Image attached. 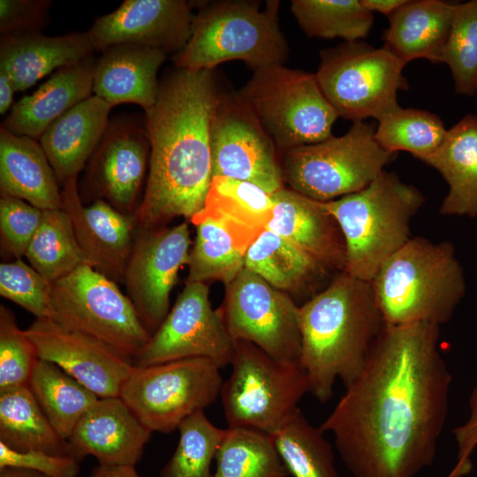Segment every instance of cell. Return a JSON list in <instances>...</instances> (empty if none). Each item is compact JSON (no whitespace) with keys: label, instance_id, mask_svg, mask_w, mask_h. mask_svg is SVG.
I'll list each match as a JSON object with an SVG mask.
<instances>
[{"label":"cell","instance_id":"23","mask_svg":"<svg viewBox=\"0 0 477 477\" xmlns=\"http://www.w3.org/2000/svg\"><path fill=\"white\" fill-rule=\"evenodd\" d=\"M87 32L49 36L41 32L1 35L0 71L17 91H25L53 71L92 57Z\"/></svg>","mask_w":477,"mask_h":477},{"label":"cell","instance_id":"40","mask_svg":"<svg viewBox=\"0 0 477 477\" xmlns=\"http://www.w3.org/2000/svg\"><path fill=\"white\" fill-rule=\"evenodd\" d=\"M178 430L177 449L161 469L160 477H212L211 464L225 429L215 426L201 410L185 419Z\"/></svg>","mask_w":477,"mask_h":477},{"label":"cell","instance_id":"13","mask_svg":"<svg viewBox=\"0 0 477 477\" xmlns=\"http://www.w3.org/2000/svg\"><path fill=\"white\" fill-rule=\"evenodd\" d=\"M219 309L235 342H249L277 361L299 365V307L289 294L245 267L225 286Z\"/></svg>","mask_w":477,"mask_h":477},{"label":"cell","instance_id":"39","mask_svg":"<svg viewBox=\"0 0 477 477\" xmlns=\"http://www.w3.org/2000/svg\"><path fill=\"white\" fill-rule=\"evenodd\" d=\"M273 193L247 181L214 177L204 208L261 234L273 216Z\"/></svg>","mask_w":477,"mask_h":477},{"label":"cell","instance_id":"26","mask_svg":"<svg viewBox=\"0 0 477 477\" xmlns=\"http://www.w3.org/2000/svg\"><path fill=\"white\" fill-rule=\"evenodd\" d=\"M95 64L91 57L57 70L33 94L13 104L1 126L18 135L39 139L55 120L93 95Z\"/></svg>","mask_w":477,"mask_h":477},{"label":"cell","instance_id":"28","mask_svg":"<svg viewBox=\"0 0 477 477\" xmlns=\"http://www.w3.org/2000/svg\"><path fill=\"white\" fill-rule=\"evenodd\" d=\"M0 190L42 210L63 208L62 190L39 141L2 126Z\"/></svg>","mask_w":477,"mask_h":477},{"label":"cell","instance_id":"33","mask_svg":"<svg viewBox=\"0 0 477 477\" xmlns=\"http://www.w3.org/2000/svg\"><path fill=\"white\" fill-rule=\"evenodd\" d=\"M57 434L65 441L99 398L54 363L38 360L29 383Z\"/></svg>","mask_w":477,"mask_h":477},{"label":"cell","instance_id":"15","mask_svg":"<svg viewBox=\"0 0 477 477\" xmlns=\"http://www.w3.org/2000/svg\"><path fill=\"white\" fill-rule=\"evenodd\" d=\"M210 139L212 178L247 181L270 193L284 187L277 148L236 95L219 94Z\"/></svg>","mask_w":477,"mask_h":477},{"label":"cell","instance_id":"19","mask_svg":"<svg viewBox=\"0 0 477 477\" xmlns=\"http://www.w3.org/2000/svg\"><path fill=\"white\" fill-rule=\"evenodd\" d=\"M200 4L186 0H125L97 18L87 34L94 50L137 44L176 54L190 39L193 9Z\"/></svg>","mask_w":477,"mask_h":477},{"label":"cell","instance_id":"41","mask_svg":"<svg viewBox=\"0 0 477 477\" xmlns=\"http://www.w3.org/2000/svg\"><path fill=\"white\" fill-rule=\"evenodd\" d=\"M440 63L448 65L458 95H477V0L454 4L452 25Z\"/></svg>","mask_w":477,"mask_h":477},{"label":"cell","instance_id":"11","mask_svg":"<svg viewBox=\"0 0 477 477\" xmlns=\"http://www.w3.org/2000/svg\"><path fill=\"white\" fill-rule=\"evenodd\" d=\"M220 367L206 358L136 367L119 397L152 433H170L221 393Z\"/></svg>","mask_w":477,"mask_h":477},{"label":"cell","instance_id":"12","mask_svg":"<svg viewBox=\"0 0 477 477\" xmlns=\"http://www.w3.org/2000/svg\"><path fill=\"white\" fill-rule=\"evenodd\" d=\"M53 319L129 355L142 352L151 335L116 282L84 265L52 283Z\"/></svg>","mask_w":477,"mask_h":477},{"label":"cell","instance_id":"35","mask_svg":"<svg viewBox=\"0 0 477 477\" xmlns=\"http://www.w3.org/2000/svg\"><path fill=\"white\" fill-rule=\"evenodd\" d=\"M212 477H286L290 475L270 435L227 428L217 450Z\"/></svg>","mask_w":477,"mask_h":477},{"label":"cell","instance_id":"7","mask_svg":"<svg viewBox=\"0 0 477 477\" xmlns=\"http://www.w3.org/2000/svg\"><path fill=\"white\" fill-rule=\"evenodd\" d=\"M236 96L283 152L333 136L338 116L314 73L284 64L259 68Z\"/></svg>","mask_w":477,"mask_h":477},{"label":"cell","instance_id":"1","mask_svg":"<svg viewBox=\"0 0 477 477\" xmlns=\"http://www.w3.org/2000/svg\"><path fill=\"white\" fill-rule=\"evenodd\" d=\"M438 343L437 325L384 324L320 426L353 477H415L433 463L451 382Z\"/></svg>","mask_w":477,"mask_h":477},{"label":"cell","instance_id":"44","mask_svg":"<svg viewBox=\"0 0 477 477\" xmlns=\"http://www.w3.org/2000/svg\"><path fill=\"white\" fill-rule=\"evenodd\" d=\"M43 210L8 195L0 199V232L2 244L17 259L25 256L36 233Z\"/></svg>","mask_w":477,"mask_h":477},{"label":"cell","instance_id":"17","mask_svg":"<svg viewBox=\"0 0 477 477\" xmlns=\"http://www.w3.org/2000/svg\"><path fill=\"white\" fill-rule=\"evenodd\" d=\"M25 333L40 360L56 364L100 398L119 397L135 367L129 355L51 319H35Z\"/></svg>","mask_w":477,"mask_h":477},{"label":"cell","instance_id":"42","mask_svg":"<svg viewBox=\"0 0 477 477\" xmlns=\"http://www.w3.org/2000/svg\"><path fill=\"white\" fill-rule=\"evenodd\" d=\"M39 358L12 312L0 306V391L27 385Z\"/></svg>","mask_w":477,"mask_h":477},{"label":"cell","instance_id":"36","mask_svg":"<svg viewBox=\"0 0 477 477\" xmlns=\"http://www.w3.org/2000/svg\"><path fill=\"white\" fill-rule=\"evenodd\" d=\"M270 435L293 477H338L331 444L299 409Z\"/></svg>","mask_w":477,"mask_h":477},{"label":"cell","instance_id":"47","mask_svg":"<svg viewBox=\"0 0 477 477\" xmlns=\"http://www.w3.org/2000/svg\"><path fill=\"white\" fill-rule=\"evenodd\" d=\"M467 420L453 430L458 445V462L450 473L451 477H463L472 469L471 454L477 446V384L470 400Z\"/></svg>","mask_w":477,"mask_h":477},{"label":"cell","instance_id":"10","mask_svg":"<svg viewBox=\"0 0 477 477\" xmlns=\"http://www.w3.org/2000/svg\"><path fill=\"white\" fill-rule=\"evenodd\" d=\"M231 365L220 393L229 428L271 435L299 409V400L309 392L299 365L277 361L249 342L236 341Z\"/></svg>","mask_w":477,"mask_h":477},{"label":"cell","instance_id":"34","mask_svg":"<svg viewBox=\"0 0 477 477\" xmlns=\"http://www.w3.org/2000/svg\"><path fill=\"white\" fill-rule=\"evenodd\" d=\"M25 256L30 266L50 283L81 266H92L78 242L71 216L64 208L43 210L41 224Z\"/></svg>","mask_w":477,"mask_h":477},{"label":"cell","instance_id":"46","mask_svg":"<svg viewBox=\"0 0 477 477\" xmlns=\"http://www.w3.org/2000/svg\"><path fill=\"white\" fill-rule=\"evenodd\" d=\"M51 5L49 0H0L1 35L41 32Z\"/></svg>","mask_w":477,"mask_h":477},{"label":"cell","instance_id":"16","mask_svg":"<svg viewBox=\"0 0 477 477\" xmlns=\"http://www.w3.org/2000/svg\"><path fill=\"white\" fill-rule=\"evenodd\" d=\"M190 245L186 223L141 231L135 238L124 283L128 298L150 335L170 312V292L178 270L187 264Z\"/></svg>","mask_w":477,"mask_h":477},{"label":"cell","instance_id":"5","mask_svg":"<svg viewBox=\"0 0 477 477\" xmlns=\"http://www.w3.org/2000/svg\"><path fill=\"white\" fill-rule=\"evenodd\" d=\"M343 233L344 271L371 282L381 266L411 238V222L421 206L420 191L383 170L365 188L323 202Z\"/></svg>","mask_w":477,"mask_h":477},{"label":"cell","instance_id":"8","mask_svg":"<svg viewBox=\"0 0 477 477\" xmlns=\"http://www.w3.org/2000/svg\"><path fill=\"white\" fill-rule=\"evenodd\" d=\"M375 128L353 122L344 135L284 151V184L321 202L365 188L394 156L376 141Z\"/></svg>","mask_w":477,"mask_h":477},{"label":"cell","instance_id":"18","mask_svg":"<svg viewBox=\"0 0 477 477\" xmlns=\"http://www.w3.org/2000/svg\"><path fill=\"white\" fill-rule=\"evenodd\" d=\"M149 160L145 124L130 117H115L89 159L87 187L119 212L133 216Z\"/></svg>","mask_w":477,"mask_h":477},{"label":"cell","instance_id":"14","mask_svg":"<svg viewBox=\"0 0 477 477\" xmlns=\"http://www.w3.org/2000/svg\"><path fill=\"white\" fill-rule=\"evenodd\" d=\"M236 342L220 309H213L204 283H186L173 307L133 360L147 367L186 358H206L220 368L231 365Z\"/></svg>","mask_w":477,"mask_h":477},{"label":"cell","instance_id":"4","mask_svg":"<svg viewBox=\"0 0 477 477\" xmlns=\"http://www.w3.org/2000/svg\"><path fill=\"white\" fill-rule=\"evenodd\" d=\"M385 324L447 322L466 294L454 246L412 237L370 282Z\"/></svg>","mask_w":477,"mask_h":477},{"label":"cell","instance_id":"30","mask_svg":"<svg viewBox=\"0 0 477 477\" xmlns=\"http://www.w3.org/2000/svg\"><path fill=\"white\" fill-rule=\"evenodd\" d=\"M421 161L448 184L440 214L477 217V115L464 116L448 130L439 148Z\"/></svg>","mask_w":477,"mask_h":477},{"label":"cell","instance_id":"32","mask_svg":"<svg viewBox=\"0 0 477 477\" xmlns=\"http://www.w3.org/2000/svg\"><path fill=\"white\" fill-rule=\"evenodd\" d=\"M0 443L17 451L69 456L67 441L50 424L28 384L0 391Z\"/></svg>","mask_w":477,"mask_h":477},{"label":"cell","instance_id":"51","mask_svg":"<svg viewBox=\"0 0 477 477\" xmlns=\"http://www.w3.org/2000/svg\"><path fill=\"white\" fill-rule=\"evenodd\" d=\"M0 477H46L42 473L14 467H5L0 469Z\"/></svg>","mask_w":477,"mask_h":477},{"label":"cell","instance_id":"38","mask_svg":"<svg viewBox=\"0 0 477 477\" xmlns=\"http://www.w3.org/2000/svg\"><path fill=\"white\" fill-rule=\"evenodd\" d=\"M378 123L375 137L384 150L405 151L420 161L439 148L448 132L438 116L419 109L400 108Z\"/></svg>","mask_w":477,"mask_h":477},{"label":"cell","instance_id":"48","mask_svg":"<svg viewBox=\"0 0 477 477\" xmlns=\"http://www.w3.org/2000/svg\"><path fill=\"white\" fill-rule=\"evenodd\" d=\"M87 477H141L132 466L99 465L94 467Z\"/></svg>","mask_w":477,"mask_h":477},{"label":"cell","instance_id":"31","mask_svg":"<svg viewBox=\"0 0 477 477\" xmlns=\"http://www.w3.org/2000/svg\"><path fill=\"white\" fill-rule=\"evenodd\" d=\"M245 267L291 297L316 292L314 287L330 272L289 241L267 229L248 248Z\"/></svg>","mask_w":477,"mask_h":477},{"label":"cell","instance_id":"24","mask_svg":"<svg viewBox=\"0 0 477 477\" xmlns=\"http://www.w3.org/2000/svg\"><path fill=\"white\" fill-rule=\"evenodd\" d=\"M166 56L142 45L110 46L95 60L93 93L112 107L129 102L149 110L156 101L157 72Z\"/></svg>","mask_w":477,"mask_h":477},{"label":"cell","instance_id":"45","mask_svg":"<svg viewBox=\"0 0 477 477\" xmlns=\"http://www.w3.org/2000/svg\"><path fill=\"white\" fill-rule=\"evenodd\" d=\"M79 463L70 456H57L38 450L17 451L0 443V469L22 468L46 477H78Z\"/></svg>","mask_w":477,"mask_h":477},{"label":"cell","instance_id":"43","mask_svg":"<svg viewBox=\"0 0 477 477\" xmlns=\"http://www.w3.org/2000/svg\"><path fill=\"white\" fill-rule=\"evenodd\" d=\"M52 283L21 258L0 265V294L36 319H53Z\"/></svg>","mask_w":477,"mask_h":477},{"label":"cell","instance_id":"37","mask_svg":"<svg viewBox=\"0 0 477 477\" xmlns=\"http://www.w3.org/2000/svg\"><path fill=\"white\" fill-rule=\"evenodd\" d=\"M291 11L310 37L360 41L374 23L373 12L360 0H292Z\"/></svg>","mask_w":477,"mask_h":477},{"label":"cell","instance_id":"50","mask_svg":"<svg viewBox=\"0 0 477 477\" xmlns=\"http://www.w3.org/2000/svg\"><path fill=\"white\" fill-rule=\"evenodd\" d=\"M406 0H360L363 6L371 12H380L389 16Z\"/></svg>","mask_w":477,"mask_h":477},{"label":"cell","instance_id":"6","mask_svg":"<svg viewBox=\"0 0 477 477\" xmlns=\"http://www.w3.org/2000/svg\"><path fill=\"white\" fill-rule=\"evenodd\" d=\"M280 2L216 1L204 4L195 14L186 45L174 54L178 69H213L224 62L240 60L253 71L284 64L289 55L280 28Z\"/></svg>","mask_w":477,"mask_h":477},{"label":"cell","instance_id":"29","mask_svg":"<svg viewBox=\"0 0 477 477\" xmlns=\"http://www.w3.org/2000/svg\"><path fill=\"white\" fill-rule=\"evenodd\" d=\"M454 4L441 0H406L388 17L383 48L405 65L419 58L440 63L448 41Z\"/></svg>","mask_w":477,"mask_h":477},{"label":"cell","instance_id":"20","mask_svg":"<svg viewBox=\"0 0 477 477\" xmlns=\"http://www.w3.org/2000/svg\"><path fill=\"white\" fill-rule=\"evenodd\" d=\"M62 199L78 242L93 268L114 282H124L135 240L134 216L119 212L102 199L84 206L77 178L63 185Z\"/></svg>","mask_w":477,"mask_h":477},{"label":"cell","instance_id":"22","mask_svg":"<svg viewBox=\"0 0 477 477\" xmlns=\"http://www.w3.org/2000/svg\"><path fill=\"white\" fill-rule=\"evenodd\" d=\"M273 216L267 226L329 271L345 267V243L340 226L323 202L292 189L273 193Z\"/></svg>","mask_w":477,"mask_h":477},{"label":"cell","instance_id":"2","mask_svg":"<svg viewBox=\"0 0 477 477\" xmlns=\"http://www.w3.org/2000/svg\"><path fill=\"white\" fill-rule=\"evenodd\" d=\"M213 71L178 69L159 83L145 111L150 160L133 216L140 231L177 216L190 220L205 205L212 181L211 122L219 96Z\"/></svg>","mask_w":477,"mask_h":477},{"label":"cell","instance_id":"9","mask_svg":"<svg viewBox=\"0 0 477 477\" xmlns=\"http://www.w3.org/2000/svg\"><path fill=\"white\" fill-rule=\"evenodd\" d=\"M320 58L314 74L338 117L380 121L401 108L398 93L408 88L405 64L383 47L344 42L322 50Z\"/></svg>","mask_w":477,"mask_h":477},{"label":"cell","instance_id":"21","mask_svg":"<svg viewBox=\"0 0 477 477\" xmlns=\"http://www.w3.org/2000/svg\"><path fill=\"white\" fill-rule=\"evenodd\" d=\"M151 434L120 397L99 398L67 440L68 452L79 462L93 456L99 465L135 466Z\"/></svg>","mask_w":477,"mask_h":477},{"label":"cell","instance_id":"3","mask_svg":"<svg viewBox=\"0 0 477 477\" xmlns=\"http://www.w3.org/2000/svg\"><path fill=\"white\" fill-rule=\"evenodd\" d=\"M299 365L326 403L337 378L347 387L360 375L385 323L371 283L342 271L299 307Z\"/></svg>","mask_w":477,"mask_h":477},{"label":"cell","instance_id":"25","mask_svg":"<svg viewBox=\"0 0 477 477\" xmlns=\"http://www.w3.org/2000/svg\"><path fill=\"white\" fill-rule=\"evenodd\" d=\"M112 106L96 95L80 102L55 120L41 135L58 183L78 177L91 158L108 126Z\"/></svg>","mask_w":477,"mask_h":477},{"label":"cell","instance_id":"27","mask_svg":"<svg viewBox=\"0 0 477 477\" xmlns=\"http://www.w3.org/2000/svg\"><path fill=\"white\" fill-rule=\"evenodd\" d=\"M191 222L196 226V238L189 252L186 283L218 281L226 286L245 268L246 254L260 235L204 208Z\"/></svg>","mask_w":477,"mask_h":477},{"label":"cell","instance_id":"49","mask_svg":"<svg viewBox=\"0 0 477 477\" xmlns=\"http://www.w3.org/2000/svg\"><path fill=\"white\" fill-rule=\"evenodd\" d=\"M16 92L14 86L8 76L3 71H0V113L4 115L8 110H11L14 102L13 95Z\"/></svg>","mask_w":477,"mask_h":477}]
</instances>
